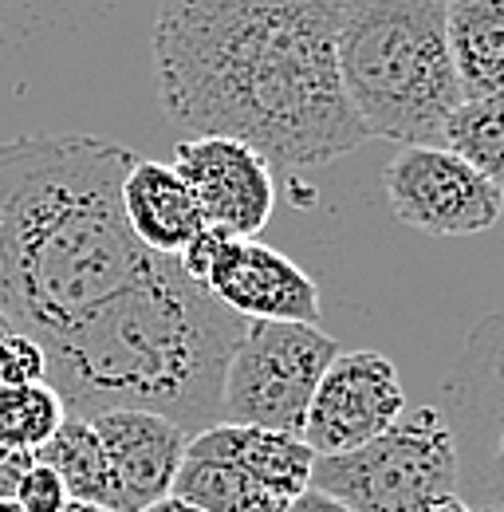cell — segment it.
Wrapping results in <instances>:
<instances>
[{
    "mask_svg": "<svg viewBox=\"0 0 504 512\" xmlns=\"http://www.w3.org/2000/svg\"><path fill=\"white\" fill-rule=\"evenodd\" d=\"M335 20L339 0H162L154 75L166 115L288 166L359 150L371 134L339 83Z\"/></svg>",
    "mask_w": 504,
    "mask_h": 512,
    "instance_id": "obj_1",
    "label": "cell"
},
{
    "mask_svg": "<svg viewBox=\"0 0 504 512\" xmlns=\"http://www.w3.org/2000/svg\"><path fill=\"white\" fill-rule=\"evenodd\" d=\"M134 154L95 134H20L0 142V308L44 347L154 256L123 213Z\"/></svg>",
    "mask_w": 504,
    "mask_h": 512,
    "instance_id": "obj_2",
    "label": "cell"
},
{
    "mask_svg": "<svg viewBox=\"0 0 504 512\" xmlns=\"http://www.w3.org/2000/svg\"><path fill=\"white\" fill-rule=\"evenodd\" d=\"M245 327L178 256L158 253L130 288L44 347L48 383L71 414L154 410L193 438L221 422L225 363Z\"/></svg>",
    "mask_w": 504,
    "mask_h": 512,
    "instance_id": "obj_3",
    "label": "cell"
},
{
    "mask_svg": "<svg viewBox=\"0 0 504 512\" xmlns=\"http://www.w3.org/2000/svg\"><path fill=\"white\" fill-rule=\"evenodd\" d=\"M339 83L371 138L441 146L461 87L445 40V0H339Z\"/></svg>",
    "mask_w": 504,
    "mask_h": 512,
    "instance_id": "obj_4",
    "label": "cell"
},
{
    "mask_svg": "<svg viewBox=\"0 0 504 512\" xmlns=\"http://www.w3.org/2000/svg\"><path fill=\"white\" fill-rule=\"evenodd\" d=\"M312 485L355 512H430L457 493V449L438 406H406L371 442L315 457Z\"/></svg>",
    "mask_w": 504,
    "mask_h": 512,
    "instance_id": "obj_5",
    "label": "cell"
},
{
    "mask_svg": "<svg viewBox=\"0 0 504 512\" xmlns=\"http://www.w3.org/2000/svg\"><path fill=\"white\" fill-rule=\"evenodd\" d=\"M339 343L300 320H249L221 379V422L300 434Z\"/></svg>",
    "mask_w": 504,
    "mask_h": 512,
    "instance_id": "obj_6",
    "label": "cell"
},
{
    "mask_svg": "<svg viewBox=\"0 0 504 512\" xmlns=\"http://www.w3.org/2000/svg\"><path fill=\"white\" fill-rule=\"evenodd\" d=\"M438 410L457 449V497L504 509V312L473 323L441 379Z\"/></svg>",
    "mask_w": 504,
    "mask_h": 512,
    "instance_id": "obj_7",
    "label": "cell"
},
{
    "mask_svg": "<svg viewBox=\"0 0 504 512\" xmlns=\"http://www.w3.org/2000/svg\"><path fill=\"white\" fill-rule=\"evenodd\" d=\"M382 190L402 225L430 237H473L501 221V186L445 146H402Z\"/></svg>",
    "mask_w": 504,
    "mask_h": 512,
    "instance_id": "obj_8",
    "label": "cell"
},
{
    "mask_svg": "<svg viewBox=\"0 0 504 512\" xmlns=\"http://www.w3.org/2000/svg\"><path fill=\"white\" fill-rule=\"evenodd\" d=\"M170 166L193 190L205 229L225 237H256L268 225L276 209L272 162L249 142L225 134H193L174 146Z\"/></svg>",
    "mask_w": 504,
    "mask_h": 512,
    "instance_id": "obj_9",
    "label": "cell"
},
{
    "mask_svg": "<svg viewBox=\"0 0 504 512\" xmlns=\"http://www.w3.org/2000/svg\"><path fill=\"white\" fill-rule=\"evenodd\" d=\"M406 410L394 363L378 351H339L319 375L300 438L323 453H343L382 434Z\"/></svg>",
    "mask_w": 504,
    "mask_h": 512,
    "instance_id": "obj_10",
    "label": "cell"
},
{
    "mask_svg": "<svg viewBox=\"0 0 504 512\" xmlns=\"http://www.w3.org/2000/svg\"><path fill=\"white\" fill-rule=\"evenodd\" d=\"M205 288L245 320H319V288L312 276L256 237H225Z\"/></svg>",
    "mask_w": 504,
    "mask_h": 512,
    "instance_id": "obj_11",
    "label": "cell"
},
{
    "mask_svg": "<svg viewBox=\"0 0 504 512\" xmlns=\"http://www.w3.org/2000/svg\"><path fill=\"white\" fill-rule=\"evenodd\" d=\"M91 426L111 457L126 512L146 509L150 501H158L174 489V477L186 461L189 446V434L178 422H170L154 410L119 406V410L91 414Z\"/></svg>",
    "mask_w": 504,
    "mask_h": 512,
    "instance_id": "obj_12",
    "label": "cell"
},
{
    "mask_svg": "<svg viewBox=\"0 0 504 512\" xmlns=\"http://www.w3.org/2000/svg\"><path fill=\"white\" fill-rule=\"evenodd\" d=\"M186 453L233 461L260 489H268L284 505L312 485L315 449L300 434H280V430L241 426V422H213L189 438Z\"/></svg>",
    "mask_w": 504,
    "mask_h": 512,
    "instance_id": "obj_13",
    "label": "cell"
},
{
    "mask_svg": "<svg viewBox=\"0 0 504 512\" xmlns=\"http://www.w3.org/2000/svg\"><path fill=\"white\" fill-rule=\"evenodd\" d=\"M123 213L130 229H134V237L150 253L178 256L205 229L193 190L186 186V178L166 162L134 158V166L123 178Z\"/></svg>",
    "mask_w": 504,
    "mask_h": 512,
    "instance_id": "obj_14",
    "label": "cell"
},
{
    "mask_svg": "<svg viewBox=\"0 0 504 512\" xmlns=\"http://www.w3.org/2000/svg\"><path fill=\"white\" fill-rule=\"evenodd\" d=\"M445 40L461 99L504 91V0H445Z\"/></svg>",
    "mask_w": 504,
    "mask_h": 512,
    "instance_id": "obj_15",
    "label": "cell"
},
{
    "mask_svg": "<svg viewBox=\"0 0 504 512\" xmlns=\"http://www.w3.org/2000/svg\"><path fill=\"white\" fill-rule=\"evenodd\" d=\"M36 461L52 465L60 473L67 497L75 501H95V505H107V509L126 512L123 505V489L115 481V469H111V457L99 442L91 418L83 414H63V422L56 426V434L44 442V446L32 449Z\"/></svg>",
    "mask_w": 504,
    "mask_h": 512,
    "instance_id": "obj_16",
    "label": "cell"
},
{
    "mask_svg": "<svg viewBox=\"0 0 504 512\" xmlns=\"http://www.w3.org/2000/svg\"><path fill=\"white\" fill-rule=\"evenodd\" d=\"M170 493L205 512H284L288 509L280 497H272L268 489H260L249 473L237 469L233 461L193 457V453H186V461H182V469H178Z\"/></svg>",
    "mask_w": 504,
    "mask_h": 512,
    "instance_id": "obj_17",
    "label": "cell"
},
{
    "mask_svg": "<svg viewBox=\"0 0 504 512\" xmlns=\"http://www.w3.org/2000/svg\"><path fill=\"white\" fill-rule=\"evenodd\" d=\"M441 146L461 154L489 182L504 186V91L481 95V99H461L453 115L445 119Z\"/></svg>",
    "mask_w": 504,
    "mask_h": 512,
    "instance_id": "obj_18",
    "label": "cell"
},
{
    "mask_svg": "<svg viewBox=\"0 0 504 512\" xmlns=\"http://www.w3.org/2000/svg\"><path fill=\"white\" fill-rule=\"evenodd\" d=\"M63 414H67V406H63L60 390L48 379L24 386H0V446H44L56 434Z\"/></svg>",
    "mask_w": 504,
    "mask_h": 512,
    "instance_id": "obj_19",
    "label": "cell"
},
{
    "mask_svg": "<svg viewBox=\"0 0 504 512\" xmlns=\"http://www.w3.org/2000/svg\"><path fill=\"white\" fill-rule=\"evenodd\" d=\"M48 379V351L28 331H12L0 339V386H24Z\"/></svg>",
    "mask_w": 504,
    "mask_h": 512,
    "instance_id": "obj_20",
    "label": "cell"
},
{
    "mask_svg": "<svg viewBox=\"0 0 504 512\" xmlns=\"http://www.w3.org/2000/svg\"><path fill=\"white\" fill-rule=\"evenodd\" d=\"M12 501H20L28 512H60L71 497H67V489H63L60 473L52 469V465H44V461H32L28 465V473L20 477V485H16V497Z\"/></svg>",
    "mask_w": 504,
    "mask_h": 512,
    "instance_id": "obj_21",
    "label": "cell"
},
{
    "mask_svg": "<svg viewBox=\"0 0 504 512\" xmlns=\"http://www.w3.org/2000/svg\"><path fill=\"white\" fill-rule=\"evenodd\" d=\"M221 241H225V233H217V229H201L186 249L178 253V264L186 268L193 280H201V284H205V276H209L213 260H217V253H221Z\"/></svg>",
    "mask_w": 504,
    "mask_h": 512,
    "instance_id": "obj_22",
    "label": "cell"
},
{
    "mask_svg": "<svg viewBox=\"0 0 504 512\" xmlns=\"http://www.w3.org/2000/svg\"><path fill=\"white\" fill-rule=\"evenodd\" d=\"M36 461L32 449H20V446H0V501L16 497V485L20 477L28 473V465Z\"/></svg>",
    "mask_w": 504,
    "mask_h": 512,
    "instance_id": "obj_23",
    "label": "cell"
},
{
    "mask_svg": "<svg viewBox=\"0 0 504 512\" xmlns=\"http://www.w3.org/2000/svg\"><path fill=\"white\" fill-rule=\"evenodd\" d=\"M284 512H355V509H347L343 501H335V497H327L323 489L308 485L300 497H292V501H288V509Z\"/></svg>",
    "mask_w": 504,
    "mask_h": 512,
    "instance_id": "obj_24",
    "label": "cell"
},
{
    "mask_svg": "<svg viewBox=\"0 0 504 512\" xmlns=\"http://www.w3.org/2000/svg\"><path fill=\"white\" fill-rule=\"evenodd\" d=\"M138 512H205L197 509V505H189V501H182V497H174V493H166V497H158V501H150L146 509Z\"/></svg>",
    "mask_w": 504,
    "mask_h": 512,
    "instance_id": "obj_25",
    "label": "cell"
},
{
    "mask_svg": "<svg viewBox=\"0 0 504 512\" xmlns=\"http://www.w3.org/2000/svg\"><path fill=\"white\" fill-rule=\"evenodd\" d=\"M430 512H477V509H473V505H465V501H461V497L453 493V497H445V501H438V505H434Z\"/></svg>",
    "mask_w": 504,
    "mask_h": 512,
    "instance_id": "obj_26",
    "label": "cell"
},
{
    "mask_svg": "<svg viewBox=\"0 0 504 512\" xmlns=\"http://www.w3.org/2000/svg\"><path fill=\"white\" fill-rule=\"evenodd\" d=\"M60 512H119V509H107V505H95V501H75V497H71Z\"/></svg>",
    "mask_w": 504,
    "mask_h": 512,
    "instance_id": "obj_27",
    "label": "cell"
},
{
    "mask_svg": "<svg viewBox=\"0 0 504 512\" xmlns=\"http://www.w3.org/2000/svg\"><path fill=\"white\" fill-rule=\"evenodd\" d=\"M12 331H16V323L8 320V312L0 308V339H4V335H12Z\"/></svg>",
    "mask_w": 504,
    "mask_h": 512,
    "instance_id": "obj_28",
    "label": "cell"
},
{
    "mask_svg": "<svg viewBox=\"0 0 504 512\" xmlns=\"http://www.w3.org/2000/svg\"><path fill=\"white\" fill-rule=\"evenodd\" d=\"M0 512H28V509H24L20 501H12V497H8V501H0Z\"/></svg>",
    "mask_w": 504,
    "mask_h": 512,
    "instance_id": "obj_29",
    "label": "cell"
},
{
    "mask_svg": "<svg viewBox=\"0 0 504 512\" xmlns=\"http://www.w3.org/2000/svg\"><path fill=\"white\" fill-rule=\"evenodd\" d=\"M501 213H504V186H501Z\"/></svg>",
    "mask_w": 504,
    "mask_h": 512,
    "instance_id": "obj_30",
    "label": "cell"
},
{
    "mask_svg": "<svg viewBox=\"0 0 504 512\" xmlns=\"http://www.w3.org/2000/svg\"><path fill=\"white\" fill-rule=\"evenodd\" d=\"M477 512H504V509H477Z\"/></svg>",
    "mask_w": 504,
    "mask_h": 512,
    "instance_id": "obj_31",
    "label": "cell"
}]
</instances>
